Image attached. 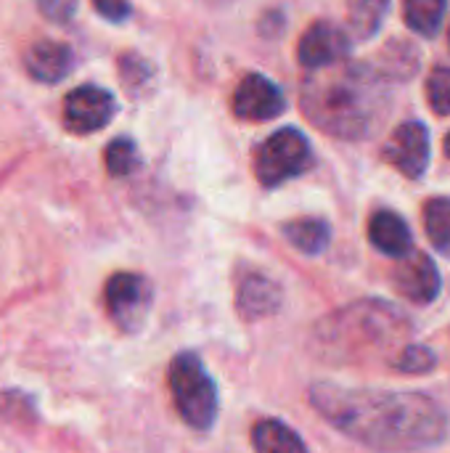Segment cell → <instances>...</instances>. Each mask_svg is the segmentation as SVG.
<instances>
[{
    "mask_svg": "<svg viewBox=\"0 0 450 453\" xmlns=\"http://www.w3.org/2000/svg\"><path fill=\"white\" fill-rule=\"evenodd\" d=\"M310 403L329 425L369 449H432L448 438L446 411L422 393L318 382L310 388Z\"/></svg>",
    "mask_w": 450,
    "mask_h": 453,
    "instance_id": "6da1fadb",
    "label": "cell"
},
{
    "mask_svg": "<svg viewBox=\"0 0 450 453\" xmlns=\"http://www.w3.org/2000/svg\"><path fill=\"white\" fill-rule=\"evenodd\" d=\"M305 117L337 138L371 135L390 109V96L382 72L363 64L337 61L310 69L302 82Z\"/></svg>",
    "mask_w": 450,
    "mask_h": 453,
    "instance_id": "7a4b0ae2",
    "label": "cell"
},
{
    "mask_svg": "<svg viewBox=\"0 0 450 453\" xmlns=\"http://www.w3.org/2000/svg\"><path fill=\"white\" fill-rule=\"evenodd\" d=\"M408 334V319L379 300L355 303L337 311L316 329V348L329 361L358 364L379 358Z\"/></svg>",
    "mask_w": 450,
    "mask_h": 453,
    "instance_id": "3957f363",
    "label": "cell"
},
{
    "mask_svg": "<svg viewBox=\"0 0 450 453\" xmlns=\"http://www.w3.org/2000/svg\"><path fill=\"white\" fill-rule=\"evenodd\" d=\"M170 390L180 419L191 430H210L217 417V388L196 353H180L170 364Z\"/></svg>",
    "mask_w": 450,
    "mask_h": 453,
    "instance_id": "277c9868",
    "label": "cell"
},
{
    "mask_svg": "<svg viewBox=\"0 0 450 453\" xmlns=\"http://www.w3.org/2000/svg\"><path fill=\"white\" fill-rule=\"evenodd\" d=\"M313 165V146L297 127L276 130L255 151L257 180L268 188H276L292 178H300Z\"/></svg>",
    "mask_w": 450,
    "mask_h": 453,
    "instance_id": "5b68a950",
    "label": "cell"
},
{
    "mask_svg": "<svg viewBox=\"0 0 450 453\" xmlns=\"http://www.w3.org/2000/svg\"><path fill=\"white\" fill-rule=\"evenodd\" d=\"M103 297H106V311L111 321L125 332H138L151 311L154 289L146 276L122 271L106 281Z\"/></svg>",
    "mask_w": 450,
    "mask_h": 453,
    "instance_id": "8992f818",
    "label": "cell"
},
{
    "mask_svg": "<svg viewBox=\"0 0 450 453\" xmlns=\"http://www.w3.org/2000/svg\"><path fill=\"white\" fill-rule=\"evenodd\" d=\"M117 101L101 85H80L64 101V125L66 130L85 135L106 127L114 119Z\"/></svg>",
    "mask_w": 450,
    "mask_h": 453,
    "instance_id": "52a82bcc",
    "label": "cell"
},
{
    "mask_svg": "<svg viewBox=\"0 0 450 453\" xmlns=\"http://www.w3.org/2000/svg\"><path fill=\"white\" fill-rule=\"evenodd\" d=\"M385 159L406 178H422L430 167V130L416 119L403 122L387 138Z\"/></svg>",
    "mask_w": 450,
    "mask_h": 453,
    "instance_id": "ba28073f",
    "label": "cell"
},
{
    "mask_svg": "<svg viewBox=\"0 0 450 453\" xmlns=\"http://www.w3.org/2000/svg\"><path fill=\"white\" fill-rule=\"evenodd\" d=\"M286 109V98L281 93V88L268 80L265 74H247L236 93H233V111L241 119L249 122H265L278 117Z\"/></svg>",
    "mask_w": 450,
    "mask_h": 453,
    "instance_id": "9c48e42d",
    "label": "cell"
},
{
    "mask_svg": "<svg viewBox=\"0 0 450 453\" xmlns=\"http://www.w3.org/2000/svg\"><path fill=\"white\" fill-rule=\"evenodd\" d=\"M350 37L332 21H316L297 45V58L305 69H318L347 58Z\"/></svg>",
    "mask_w": 450,
    "mask_h": 453,
    "instance_id": "30bf717a",
    "label": "cell"
},
{
    "mask_svg": "<svg viewBox=\"0 0 450 453\" xmlns=\"http://www.w3.org/2000/svg\"><path fill=\"white\" fill-rule=\"evenodd\" d=\"M395 287L408 303L430 305L440 295V273L427 255L408 252V257L395 271Z\"/></svg>",
    "mask_w": 450,
    "mask_h": 453,
    "instance_id": "8fae6325",
    "label": "cell"
},
{
    "mask_svg": "<svg viewBox=\"0 0 450 453\" xmlns=\"http://www.w3.org/2000/svg\"><path fill=\"white\" fill-rule=\"evenodd\" d=\"M281 287L263 271H249L239 279V295H236V308L241 319L247 321H260L273 316L281 308Z\"/></svg>",
    "mask_w": 450,
    "mask_h": 453,
    "instance_id": "7c38bea8",
    "label": "cell"
},
{
    "mask_svg": "<svg viewBox=\"0 0 450 453\" xmlns=\"http://www.w3.org/2000/svg\"><path fill=\"white\" fill-rule=\"evenodd\" d=\"M24 66L29 72L32 80L37 82H61L72 66H74V53L66 42H58V40H37L27 48V56H24Z\"/></svg>",
    "mask_w": 450,
    "mask_h": 453,
    "instance_id": "4fadbf2b",
    "label": "cell"
},
{
    "mask_svg": "<svg viewBox=\"0 0 450 453\" xmlns=\"http://www.w3.org/2000/svg\"><path fill=\"white\" fill-rule=\"evenodd\" d=\"M369 239L371 244L390 255V257H403L411 252L414 247V236H411V228L406 226V220L390 210H379L371 215V223H369Z\"/></svg>",
    "mask_w": 450,
    "mask_h": 453,
    "instance_id": "5bb4252c",
    "label": "cell"
},
{
    "mask_svg": "<svg viewBox=\"0 0 450 453\" xmlns=\"http://www.w3.org/2000/svg\"><path fill=\"white\" fill-rule=\"evenodd\" d=\"M252 446L263 453H302V438L278 419H263L252 427Z\"/></svg>",
    "mask_w": 450,
    "mask_h": 453,
    "instance_id": "9a60e30c",
    "label": "cell"
},
{
    "mask_svg": "<svg viewBox=\"0 0 450 453\" xmlns=\"http://www.w3.org/2000/svg\"><path fill=\"white\" fill-rule=\"evenodd\" d=\"M284 236L305 255H321L332 242V228L321 218H300L284 226Z\"/></svg>",
    "mask_w": 450,
    "mask_h": 453,
    "instance_id": "2e32d148",
    "label": "cell"
},
{
    "mask_svg": "<svg viewBox=\"0 0 450 453\" xmlns=\"http://www.w3.org/2000/svg\"><path fill=\"white\" fill-rule=\"evenodd\" d=\"M446 5L448 0H403V19L414 32L435 37L443 27Z\"/></svg>",
    "mask_w": 450,
    "mask_h": 453,
    "instance_id": "e0dca14e",
    "label": "cell"
},
{
    "mask_svg": "<svg viewBox=\"0 0 450 453\" xmlns=\"http://www.w3.org/2000/svg\"><path fill=\"white\" fill-rule=\"evenodd\" d=\"M390 0H347V21L358 40H369L385 21Z\"/></svg>",
    "mask_w": 450,
    "mask_h": 453,
    "instance_id": "ac0fdd59",
    "label": "cell"
},
{
    "mask_svg": "<svg viewBox=\"0 0 450 453\" xmlns=\"http://www.w3.org/2000/svg\"><path fill=\"white\" fill-rule=\"evenodd\" d=\"M424 231L432 242V247L450 257V199L435 196L424 204Z\"/></svg>",
    "mask_w": 450,
    "mask_h": 453,
    "instance_id": "d6986e66",
    "label": "cell"
},
{
    "mask_svg": "<svg viewBox=\"0 0 450 453\" xmlns=\"http://www.w3.org/2000/svg\"><path fill=\"white\" fill-rule=\"evenodd\" d=\"M103 162H106V170L114 175V178H125L130 173L138 170L141 165V157H138V146L130 141V138H114L106 151H103Z\"/></svg>",
    "mask_w": 450,
    "mask_h": 453,
    "instance_id": "ffe728a7",
    "label": "cell"
},
{
    "mask_svg": "<svg viewBox=\"0 0 450 453\" xmlns=\"http://www.w3.org/2000/svg\"><path fill=\"white\" fill-rule=\"evenodd\" d=\"M427 101H430V106H432L438 114H443V117H448L450 114V69L448 66H438V69H432V74H430V80H427Z\"/></svg>",
    "mask_w": 450,
    "mask_h": 453,
    "instance_id": "44dd1931",
    "label": "cell"
},
{
    "mask_svg": "<svg viewBox=\"0 0 450 453\" xmlns=\"http://www.w3.org/2000/svg\"><path fill=\"white\" fill-rule=\"evenodd\" d=\"M393 366L403 374H424L435 366V356L424 345H408L398 353Z\"/></svg>",
    "mask_w": 450,
    "mask_h": 453,
    "instance_id": "7402d4cb",
    "label": "cell"
},
{
    "mask_svg": "<svg viewBox=\"0 0 450 453\" xmlns=\"http://www.w3.org/2000/svg\"><path fill=\"white\" fill-rule=\"evenodd\" d=\"M119 77H122L125 88H130V90H141L143 85H149V82H151V66H149L141 56H135V53H125V56L119 58Z\"/></svg>",
    "mask_w": 450,
    "mask_h": 453,
    "instance_id": "603a6c76",
    "label": "cell"
},
{
    "mask_svg": "<svg viewBox=\"0 0 450 453\" xmlns=\"http://www.w3.org/2000/svg\"><path fill=\"white\" fill-rule=\"evenodd\" d=\"M37 8L45 19L56 24H66L77 13V0H37Z\"/></svg>",
    "mask_w": 450,
    "mask_h": 453,
    "instance_id": "cb8c5ba5",
    "label": "cell"
},
{
    "mask_svg": "<svg viewBox=\"0 0 450 453\" xmlns=\"http://www.w3.org/2000/svg\"><path fill=\"white\" fill-rule=\"evenodd\" d=\"M93 5L109 21H125L130 16V0H93Z\"/></svg>",
    "mask_w": 450,
    "mask_h": 453,
    "instance_id": "d4e9b609",
    "label": "cell"
},
{
    "mask_svg": "<svg viewBox=\"0 0 450 453\" xmlns=\"http://www.w3.org/2000/svg\"><path fill=\"white\" fill-rule=\"evenodd\" d=\"M446 154H448V157H450V135H448V138H446Z\"/></svg>",
    "mask_w": 450,
    "mask_h": 453,
    "instance_id": "484cf974",
    "label": "cell"
},
{
    "mask_svg": "<svg viewBox=\"0 0 450 453\" xmlns=\"http://www.w3.org/2000/svg\"><path fill=\"white\" fill-rule=\"evenodd\" d=\"M448 48H450V29H448Z\"/></svg>",
    "mask_w": 450,
    "mask_h": 453,
    "instance_id": "4316f807",
    "label": "cell"
}]
</instances>
